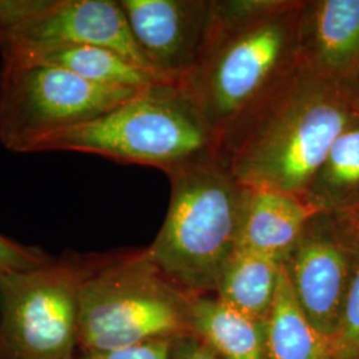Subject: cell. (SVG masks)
<instances>
[{
    "label": "cell",
    "instance_id": "6da1fadb",
    "mask_svg": "<svg viewBox=\"0 0 359 359\" xmlns=\"http://www.w3.org/2000/svg\"><path fill=\"white\" fill-rule=\"evenodd\" d=\"M357 114L355 90L298 65L222 142L218 158L248 188L301 197Z\"/></svg>",
    "mask_w": 359,
    "mask_h": 359
},
{
    "label": "cell",
    "instance_id": "7a4b0ae2",
    "mask_svg": "<svg viewBox=\"0 0 359 359\" xmlns=\"http://www.w3.org/2000/svg\"><path fill=\"white\" fill-rule=\"evenodd\" d=\"M302 0H219V26L204 59L180 87L219 147L299 65Z\"/></svg>",
    "mask_w": 359,
    "mask_h": 359
},
{
    "label": "cell",
    "instance_id": "3957f363",
    "mask_svg": "<svg viewBox=\"0 0 359 359\" xmlns=\"http://www.w3.org/2000/svg\"><path fill=\"white\" fill-rule=\"evenodd\" d=\"M167 216L147 252L172 281L192 294H215L240 243L248 187L208 156L167 173Z\"/></svg>",
    "mask_w": 359,
    "mask_h": 359
},
{
    "label": "cell",
    "instance_id": "277c9868",
    "mask_svg": "<svg viewBox=\"0 0 359 359\" xmlns=\"http://www.w3.org/2000/svg\"><path fill=\"white\" fill-rule=\"evenodd\" d=\"M36 152L96 154L167 175L217 154V142L179 81H169L139 90L93 121L40 140L31 151Z\"/></svg>",
    "mask_w": 359,
    "mask_h": 359
},
{
    "label": "cell",
    "instance_id": "5b68a950",
    "mask_svg": "<svg viewBox=\"0 0 359 359\" xmlns=\"http://www.w3.org/2000/svg\"><path fill=\"white\" fill-rule=\"evenodd\" d=\"M193 295L165 276L147 249L97 255L80 294V348L193 335Z\"/></svg>",
    "mask_w": 359,
    "mask_h": 359
},
{
    "label": "cell",
    "instance_id": "8992f818",
    "mask_svg": "<svg viewBox=\"0 0 359 359\" xmlns=\"http://www.w3.org/2000/svg\"><path fill=\"white\" fill-rule=\"evenodd\" d=\"M97 253H65L0 281V353L6 359H77L80 294Z\"/></svg>",
    "mask_w": 359,
    "mask_h": 359
},
{
    "label": "cell",
    "instance_id": "52a82bcc",
    "mask_svg": "<svg viewBox=\"0 0 359 359\" xmlns=\"http://www.w3.org/2000/svg\"><path fill=\"white\" fill-rule=\"evenodd\" d=\"M137 92L93 84L55 65L1 57L0 144L31 154L40 140L93 121Z\"/></svg>",
    "mask_w": 359,
    "mask_h": 359
},
{
    "label": "cell",
    "instance_id": "ba28073f",
    "mask_svg": "<svg viewBox=\"0 0 359 359\" xmlns=\"http://www.w3.org/2000/svg\"><path fill=\"white\" fill-rule=\"evenodd\" d=\"M359 262V219L317 212L309 218L283 270L310 323L330 345L338 337Z\"/></svg>",
    "mask_w": 359,
    "mask_h": 359
},
{
    "label": "cell",
    "instance_id": "9c48e42d",
    "mask_svg": "<svg viewBox=\"0 0 359 359\" xmlns=\"http://www.w3.org/2000/svg\"><path fill=\"white\" fill-rule=\"evenodd\" d=\"M156 72L176 81L204 59L219 26V0H120Z\"/></svg>",
    "mask_w": 359,
    "mask_h": 359
},
{
    "label": "cell",
    "instance_id": "30bf717a",
    "mask_svg": "<svg viewBox=\"0 0 359 359\" xmlns=\"http://www.w3.org/2000/svg\"><path fill=\"white\" fill-rule=\"evenodd\" d=\"M4 44L96 46L154 71L133 38L124 8L115 0H36L25 19L0 32V46Z\"/></svg>",
    "mask_w": 359,
    "mask_h": 359
},
{
    "label": "cell",
    "instance_id": "8fae6325",
    "mask_svg": "<svg viewBox=\"0 0 359 359\" xmlns=\"http://www.w3.org/2000/svg\"><path fill=\"white\" fill-rule=\"evenodd\" d=\"M297 43L299 65L326 80L357 90L359 0H302Z\"/></svg>",
    "mask_w": 359,
    "mask_h": 359
},
{
    "label": "cell",
    "instance_id": "7c38bea8",
    "mask_svg": "<svg viewBox=\"0 0 359 359\" xmlns=\"http://www.w3.org/2000/svg\"><path fill=\"white\" fill-rule=\"evenodd\" d=\"M1 57L55 65L93 84L140 90L158 83L176 81L156 71L135 65L117 52L96 46H0Z\"/></svg>",
    "mask_w": 359,
    "mask_h": 359
},
{
    "label": "cell",
    "instance_id": "4fadbf2b",
    "mask_svg": "<svg viewBox=\"0 0 359 359\" xmlns=\"http://www.w3.org/2000/svg\"><path fill=\"white\" fill-rule=\"evenodd\" d=\"M314 212L290 193L248 188L238 248L276 257L283 262Z\"/></svg>",
    "mask_w": 359,
    "mask_h": 359
},
{
    "label": "cell",
    "instance_id": "5bb4252c",
    "mask_svg": "<svg viewBox=\"0 0 359 359\" xmlns=\"http://www.w3.org/2000/svg\"><path fill=\"white\" fill-rule=\"evenodd\" d=\"M191 329L221 359H268L266 322L245 316L215 294L193 295Z\"/></svg>",
    "mask_w": 359,
    "mask_h": 359
},
{
    "label": "cell",
    "instance_id": "9a60e30c",
    "mask_svg": "<svg viewBox=\"0 0 359 359\" xmlns=\"http://www.w3.org/2000/svg\"><path fill=\"white\" fill-rule=\"evenodd\" d=\"M301 198L314 212L359 219V114L337 137Z\"/></svg>",
    "mask_w": 359,
    "mask_h": 359
},
{
    "label": "cell",
    "instance_id": "2e32d148",
    "mask_svg": "<svg viewBox=\"0 0 359 359\" xmlns=\"http://www.w3.org/2000/svg\"><path fill=\"white\" fill-rule=\"evenodd\" d=\"M283 273L276 257L237 248L218 278L215 295L258 321H268Z\"/></svg>",
    "mask_w": 359,
    "mask_h": 359
},
{
    "label": "cell",
    "instance_id": "e0dca14e",
    "mask_svg": "<svg viewBox=\"0 0 359 359\" xmlns=\"http://www.w3.org/2000/svg\"><path fill=\"white\" fill-rule=\"evenodd\" d=\"M266 335L268 359H334L330 342L299 308L283 270L266 321Z\"/></svg>",
    "mask_w": 359,
    "mask_h": 359
},
{
    "label": "cell",
    "instance_id": "ac0fdd59",
    "mask_svg": "<svg viewBox=\"0 0 359 359\" xmlns=\"http://www.w3.org/2000/svg\"><path fill=\"white\" fill-rule=\"evenodd\" d=\"M55 257L40 248L16 243L0 234V281L8 276L50 265Z\"/></svg>",
    "mask_w": 359,
    "mask_h": 359
},
{
    "label": "cell",
    "instance_id": "d6986e66",
    "mask_svg": "<svg viewBox=\"0 0 359 359\" xmlns=\"http://www.w3.org/2000/svg\"><path fill=\"white\" fill-rule=\"evenodd\" d=\"M332 350L334 359H359V262L347 295L341 330Z\"/></svg>",
    "mask_w": 359,
    "mask_h": 359
},
{
    "label": "cell",
    "instance_id": "ffe728a7",
    "mask_svg": "<svg viewBox=\"0 0 359 359\" xmlns=\"http://www.w3.org/2000/svg\"><path fill=\"white\" fill-rule=\"evenodd\" d=\"M175 339H154L109 350L83 351L77 359H173Z\"/></svg>",
    "mask_w": 359,
    "mask_h": 359
},
{
    "label": "cell",
    "instance_id": "44dd1931",
    "mask_svg": "<svg viewBox=\"0 0 359 359\" xmlns=\"http://www.w3.org/2000/svg\"><path fill=\"white\" fill-rule=\"evenodd\" d=\"M173 359L221 358L196 335H185L173 341Z\"/></svg>",
    "mask_w": 359,
    "mask_h": 359
},
{
    "label": "cell",
    "instance_id": "7402d4cb",
    "mask_svg": "<svg viewBox=\"0 0 359 359\" xmlns=\"http://www.w3.org/2000/svg\"><path fill=\"white\" fill-rule=\"evenodd\" d=\"M355 99H357V111L359 114V80L358 84H357V90H355Z\"/></svg>",
    "mask_w": 359,
    "mask_h": 359
}]
</instances>
